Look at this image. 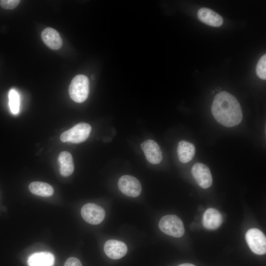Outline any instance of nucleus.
<instances>
[{
    "label": "nucleus",
    "mask_w": 266,
    "mask_h": 266,
    "mask_svg": "<svg viewBox=\"0 0 266 266\" xmlns=\"http://www.w3.org/2000/svg\"><path fill=\"white\" fill-rule=\"evenodd\" d=\"M54 264V256L49 252L33 253L29 257L28 260L29 266H53Z\"/></svg>",
    "instance_id": "obj_15"
},
{
    "label": "nucleus",
    "mask_w": 266,
    "mask_h": 266,
    "mask_svg": "<svg viewBox=\"0 0 266 266\" xmlns=\"http://www.w3.org/2000/svg\"><path fill=\"white\" fill-rule=\"evenodd\" d=\"M91 126L86 123H79L63 133L60 139L62 142L78 143L84 141L91 132Z\"/></svg>",
    "instance_id": "obj_4"
},
{
    "label": "nucleus",
    "mask_w": 266,
    "mask_h": 266,
    "mask_svg": "<svg viewBox=\"0 0 266 266\" xmlns=\"http://www.w3.org/2000/svg\"><path fill=\"white\" fill-rule=\"evenodd\" d=\"M41 38L44 43L52 49L58 50L62 45V39L59 33L52 28L48 27L43 30Z\"/></svg>",
    "instance_id": "obj_13"
},
{
    "label": "nucleus",
    "mask_w": 266,
    "mask_h": 266,
    "mask_svg": "<svg viewBox=\"0 0 266 266\" xmlns=\"http://www.w3.org/2000/svg\"><path fill=\"white\" fill-rule=\"evenodd\" d=\"M178 266H196L192 264L185 263V264H182L179 265Z\"/></svg>",
    "instance_id": "obj_22"
},
{
    "label": "nucleus",
    "mask_w": 266,
    "mask_h": 266,
    "mask_svg": "<svg viewBox=\"0 0 266 266\" xmlns=\"http://www.w3.org/2000/svg\"><path fill=\"white\" fill-rule=\"evenodd\" d=\"M64 266H82L81 262L76 258L70 257L67 259Z\"/></svg>",
    "instance_id": "obj_21"
},
{
    "label": "nucleus",
    "mask_w": 266,
    "mask_h": 266,
    "mask_svg": "<svg viewBox=\"0 0 266 266\" xmlns=\"http://www.w3.org/2000/svg\"><path fill=\"white\" fill-rule=\"evenodd\" d=\"M258 76L263 80L266 79V55L264 54L259 60L256 69Z\"/></svg>",
    "instance_id": "obj_19"
},
{
    "label": "nucleus",
    "mask_w": 266,
    "mask_h": 266,
    "mask_svg": "<svg viewBox=\"0 0 266 266\" xmlns=\"http://www.w3.org/2000/svg\"><path fill=\"white\" fill-rule=\"evenodd\" d=\"M118 186L121 192L128 197H136L141 192V186L138 180L129 175L121 176L118 180Z\"/></svg>",
    "instance_id": "obj_7"
},
{
    "label": "nucleus",
    "mask_w": 266,
    "mask_h": 266,
    "mask_svg": "<svg viewBox=\"0 0 266 266\" xmlns=\"http://www.w3.org/2000/svg\"><path fill=\"white\" fill-rule=\"evenodd\" d=\"M198 17L202 22L212 27H220L224 21L219 14L206 7L201 8L198 10Z\"/></svg>",
    "instance_id": "obj_11"
},
{
    "label": "nucleus",
    "mask_w": 266,
    "mask_h": 266,
    "mask_svg": "<svg viewBox=\"0 0 266 266\" xmlns=\"http://www.w3.org/2000/svg\"><path fill=\"white\" fill-rule=\"evenodd\" d=\"M9 105L11 112L13 114L19 112L20 98L18 92L14 89H11L9 93Z\"/></svg>",
    "instance_id": "obj_18"
},
{
    "label": "nucleus",
    "mask_w": 266,
    "mask_h": 266,
    "mask_svg": "<svg viewBox=\"0 0 266 266\" xmlns=\"http://www.w3.org/2000/svg\"><path fill=\"white\" fill-rule=\"evenodd\" d=\"M192 174L200 187L203 189L210 187L212 183V177L209 168L204 164H195L191 169Z\"/></svg>",
    "instance_id": "obj_8"
},
{
    "label": "nucleus",
    "mask_w": 266,
    "mask_h": 266,
    "mask_svg": "<svg viewBox=\"0 0 266 266\" xmlns=\"http://www.w3.org/2000/svg\"><path fill=\"white\" fill-rule=\"evenodd\" d=\"M159 227L164 233L175 237H180L185 229L181 220L175 215L163 216L160 220Z\"/></svg>",
    "instance_id": "obj_3"
},
{
    "label": "nucleus",
    "mask_w": 266,
    "mask_h": 266,
    "mask_svg": "<svg viewBox=\"0 0 266 266\" xmlns=\"http://www.w3.org/2000/svg\"><path fill=\"white\" fill-rule=\"evenodd\" d=\"M60 172L64 177L70 175L74 170V164L71 154L67 151L61 152L58 156Z\"/></svg>",
    "instance_id": "obj_16"
},
{
    "label": "nucleus",
    "mask_w": 266,
    "mask_h": 266,
    "mask_svg": "<svg viewBox=\"0 0 266 266\" xmlns=\"http://www.w3.org/2000/svg\"><path fill=\"white\" fill-rule=\"evenodd\" d=\"M127 245L122 241L111 239L107 240L104 245V251L109 258L113 260L119 259L127 253Z\"/></svg>",
    "instance_id": "obj_10"
},
{
    "label": "nucleus",
    "mask_w": 266,
    "mask_h": 266,
    "mask_svg": "<svg viewBox=\"0 0 266 266\" xmlns=\"http://www.w3.org/2000/svg\"><path fill=\"white\" fill-rule=\"evenodd\" d=\"M246 240L253 252L257 255H264L266 253V238L260 230L253 228L246 233Z\"/></svg>",
    "instance_id": "obj_5"
},
{
    "label": "nucleus",
    "mask_w": 266,
    "mask_h": 266,
    "mask_svg": "<svg viewBox=\"0 0 266 266\" xmlns=\"http://www.w3.org/2000/svg\"><path fill=\"white\" fill-rule=\"evenodd\" d=\"M83 219L92 225H98L102 222L105 217V211L101 207L92 203L84 204L81 209Z\"/></svg>",
    "instance_id": "obj_6"
},
{
    "label": "nucleus",
    "mask_w": 266,
    "mask_h": 266,
    "mask_svg": "<svg viewBox=\"0 0 266 266\" xmlns=\"http://www.w3.org/2000/svg\"><path fill=\"white\" fill-rule=\"evenodd\" d=\"M177 153L179 161L182 163H187L194 158L196 148L193 143L181 140L178 143Z\"/></svg>",
    "instance_id": "obj_14"
},
{
    "label": "nucleus",
    "mask_w": 266,
    "mask_h": 266,
    "mask_svg": "<svg viewBox=\"0 0 266 266\" xmlns=\"http://www.w3.org/2000/svg\"><path fill=\"white\" fill-rule=\"evenodd\" d=\"M71 99L75 102L81 103L87 99L89 93V81L84 75L79 74L71 80L68 89Z\"/></svg>",
    "instance_id": "obj_2"
},
{
    "label": "nucleus",
    "mask_w": 266,
    "mask_h": 266,
    "mask_svg": "<svg viewBox=\"0 0 266 266\" xmlns=\"http://www.w3.org/2000/svg\"><path fill=\"white\" fill-rule=\"evenodd\" d=\"M211 112L215 120L226 127L235 126L242 120L240 103L233 96L226 91L221 92L215 96Z\"/></svg>",
    "instance_id": "obj_1"
},
{
    "label": "nucleus",
    "mask_w": 266,
    "mask_h": 266,
    "mask_svg": "<svg viewBox=\"0 0 266 266\" xmlns=\"http://www.w3.org/2000/svg\"><path fill=\"white\" fill-rule=\"evenodd\" d=\"M30 191L34 195L41 197L53 195L54 189L50 184L39 181L32 182L29 186Z\"/></svg>",
    "instance_id": "obj_17"
},
{
    "label": "nucleus",
    "mask_w": 266,
    "mask_h": 266,
    "mask_svg": "<svg viewBox=\"0 0 266 266\" xmlns=\"http://www.w3.org/2000/svg\"><path fill=\"white\" fill-rule=\"evenodd\" d=\"M19 0H0V5L6 9H13L16 8L20 3Z\"/></svg>",
    "instance_id": "obj_20"
},
{
    "label": "nucleus",
    "mask_w": 266,
    "mask_h": 266,
    "mask_svg": "<svg viewBox=\"0 0 266 266\" xmlns=\"http://www.w3.org/2000/svg\"><path fill=\"white\" fill-rule=\"evenodd\" d=\"M223 222L222 214L214 208H208L204 213L203 224L208 230H213L218 229Z\"/></svg>",
    "instance_id": "obj_12"
},
{
    "label": "nucleus",
    "mask_w": 266,
    "mask_h": 266,
    "mask_svg": "<svg viewBox=\"0 0 266 266\" xmlns=\"http://www.w3.org/2000/svg\"><path fill=\"white\" fill-rule=\"evenodd\" d=\"M146 159L152 164L160 163L163 159L162 151L159 145L154 140L148 139L141 144Z\"/></svg>",
    "instance_id": "obj_9"
}]
</instances>
